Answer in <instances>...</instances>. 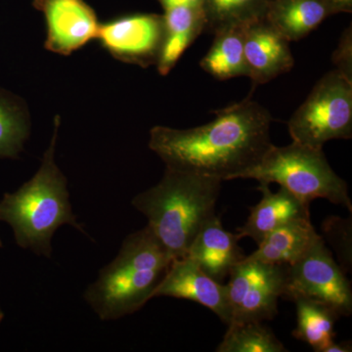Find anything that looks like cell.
<instances>
[{"mask_svg": "<svg viewBox=\"0 0 352 352\" xmlns=\"http://www.w3.org/2000/svg\"><path fill=\"white\" fill-rule=\"evenodd\" d=\"M322 236L315 230L310 219L289 222L268 234L258 249L245 258L268 264H289L302 258Z\"/></svg>", "mask_w": 352, "mask_h": 352, "instance_id": "15", "label": "cell"}, {"mask_svg": "<svg viewBox=\"0 0 352 352\" xmlns=\"http://www.w3.org/2000/svg\"><path fill=\"white\" fill-rule=\"evenodd\" d=\"M215 119L187 129L157 126L149 148L168 168L237 179L256 166L272 146L270 113L250 98L215 112Z\"/></svg>", "mask_w": 352, "mask_h": 352, "instance_id": "1", "label": "cell"}, {"mask_svg": "<svg viewBox=\"0 0 352 352\" xmlns=\"http://www.w3.org/2000/svg\"><path fill=\"white\" fill-rule=\"evenodd\" d=\"M221 183L166 166L162 179L134 197L131 205L175 261L187 256L201 227L214 217Z\"/></svg>", "mask_w": 352, "mask_h": 352, "instance_id": "3", "label": "cell"}, {"mask_svg": "<svg viewBox=\"0 0 352 352\" xmlns=\"http://www.w3.org/2000/svg\"><path fill=\"white\" fill-rule=\"evenodd\" d=\"M326 4L329 7L330 13L336 11H349L351 10L352 0H325Z\"/></svg>", "mask_w": 352, "mask_h": 352, "instance_id": "26", "label": "cell"}, {"mask_svg": "<svg viewBox=\"0 0 352 352\" xmlns=\"http://www.w3.org/2000/svg\"><path fill=\"white\" fill-rule=\"evenodd\" d=\"M336 69L352 82V32L349 27L342 32L339 45L333 54Z\"/></svg>", "mask_w": 352, "mask_h": 352, "instance_id": "24", "label": "cell"}, {"mask_svg": "<svg viewBox=\"0 0 352 352\" xmlns=\"http://www.w3.org/2000/svg\"><path fill=\"white\" fill-rule=\"evenodd\" d=\"M351 219L337 217H328L322 224L324 235L335 250L344 273L351 270Z\"/></svg>", "mask_w": 352, "mask_h": 352, "instance_id": "23", "label": "cell"}, {"mask_svg": "<svg viewBox=\"0 0 352 352\" xmlns=\"http://www.w3.org/2000/svg\"><path fill=\"white\" fill-rule=\"evenodd\" d=\"M61 118L55 116L50 142L38 170L20 188L6 193L0 200V221L13 231L21 249L50 258L52 239L58 229L69 226L85 234L73 212L68 182L56 163V148Z\"/></svg>", "mask_w": 352, "mask_h": 352, "instance_id": "2", "label": "cell"}, {"mask_svg": "<svg viewBox=\"0 0 352 352\" xmlns=\"http://www.w3.org/2000/svg\"><path fill=\"white\" fill-rule=\"evenodd\" d=\"M241 178L256 179L259 184L277 183L309 205L315 199H325L352 212L349 186L331 168L323 149L294 141L285 147L272 145Z\"/></svg>", "mask_w": 352, "mask_h": 352, "instance_id": "5", "label": "cell"}, {"mask_svg": "<svg viewBox=\"0 0 352 352\" xmlns=\"http://www.w3.org/2000/svg\"><path fill=\"white\" fill-rule=\"evenodd\" d=\"M351 349V342H337L336 340H333L326 347L324 352H351L352 351Z\"/></svg>", "mask_w": 352, "mask_h": 352, "instance_id": "27", "label": "cell"}, {"mask_svg": "<svg viewBox=\"0 0 352 352\" xmlns=\"http://www.w3.org/2000/svg\"><path fill=\"white\" fill-rule=\"evenodd\" d=\"M302 296L333 308L340 317L352 314L351 283L322 237L296 263L287 265L283 298Z\"/></svg>", "mask_w": 352, "mask_h": 352, "instance_id": "7", "label": "cell"}, {"mask_svg": "<svg viewBox=\"0 0 352 352\" xmlns=\"http://www.w3.org/2000/svg\"><path fill=\"white\" fill-rule=\"evenodd\" d=\"M170 296L195 302L212 310L227 326L231 323V309L226 285L215 281L189 256L175 259L161 283L155 289L154 298Z\"/></svg>", "mask_w": 352, "mask_h": 352, "instance_id": "11", "label": "cell"}, {"mask_svg": "<svg viewBox=\"0 0 352 352\" xmlns=\"http://www.w3.org/2000/svg\"><path fill=\"white\" fill-rule=\"evenodd\" d=\"M267 0H204L206 25L217 32L264 17Z\"/></svg>", "mask_w": 352, "mask_h": 352, "instance_id": "22", "label": "cell"}, {"mask_svg": "<svg viewBox=\"0 0 352 352\" xmlns=\"http://www.w3.org/2000/svg\"><path fill=\"white\" fill-rule=\"evenodd\" d=\"M263 198L250 208L244 226L238 228L241 238L249 237L259 244L271 232L289 222L310 219L309 204L296 198L288 190L280 187L273 193L268 184H259Z\"/></svg>", "mask_w": 352, "mask_h": 352, "instance_id": "14", "label": "cell"}, {"mask_svg": "<svg viewBox=\"0 0 352 352\" xmlns=\"http://www.w3.org/2000/svg\"><path fill=\"white\" fill-rule=\"evenodd\" d=\"M330 14L325 0H275L264 17L291 43L305 38Z\"/></svg>", "mask_w": 352, "mask_h": 352, "instance_id": "17", "label": "cell"}, {"mask_svg": "<svg viewBox=\"0 0 352 352\" xmlns=\"http://www.w3.org/2000/svg\"><path fill=\"white\" fill-rule=\"evenodd\" d=\"M217 352H286L288 349L263 322H232Z\"/></svg>", "mask_w": 352, "mask_h": 352, "instance_id": "21", "label": "cell"}, {"mask_svg": "<svg viewBox=\"0 0 352 352\" xmlns=\"http://www.w3.org/2000/svg\"><path fill=\"white\" fill-rule=\"evenodd\" d=\"M164 9L175 6H188L203 10L204 0H161Z\"/></svg>", "mask_w": 352, "mask_h": 352, "instance_id": "25", "label": "cell"}, {"mask_svg": "<svg viewBox=\"0 0 352 352\" xmlns=\"http://www.w3.org/2000/svg\"><path fill=\"white\" fill-rule=\"evenodd\" d=\"M46 21L45 48L69 55L97 38L96 15L82 0H36Z\"/></svg>", "mask_w": 352, "mask_h": 352, "instance_id": "10", "label": "cell"}, {"mask_svg": "<svg viewBox=\"0 0 352 352\" xmlns=\"http://www.w3.org/2000/svg\"><path fill=\"white\" fill-rule=\"evenodd\" d=\"M287 264H268L244 258L229 274L227 296L232 322H263L278 314L283 298Z\"/></svg>", "mask_w": 352, "mask_h": 352, "instance_id": "8", "label": "cell"}, {"mask_svg": "<svg viewBox=\"0 0 352 352\" xmlns=\"http://www.w3.org/2000/svg\"><path fill=\"white\" fill-rule=\"evenodd\" d=\"M244 50L249 78L256 85L288 73L295 65L289 41L265 17L244 25Z\"/></svg>", "mask_w": 352, "mask_h": 352, "instance_id": "12", "label": "cell"}, {"mask_svg": "<svg viewBox=\"0 0 352 352\" xmlns=\"http://www.w3.org/2000/svg\"><path fill=\"white\" fill-rule=\"evenodd\" d=\"M1 248H3V243H2L1 238H0V249H1Z\"/></svg>", "mask_w": 352, "mask_h": 352, "instance_id": "29", "label": "cell"}, {"mask_svg": "<svg viewBox=\"0 0 352 352\" xmlns=\"http://www.w3.org/2000/svg\"><path fill=\"white\" fill-rule=\"evenodd\" d=\"M296 308V328L293 337L312 347L314 351L324 352L335 340V324L340 314L333 308L302 296L291 298Z\"/></svg>", "mask_w": 352, "mask_h": 352, "instance_id": "19", "label": "cell"}, {"mask_svg": "<svg viewBox=\"0 0 352 352\" xmlns=\"http://www.w3.org/2000/svg\"><path fill=\"white\" fill-rule=\"evenodd\" d=\"M244 25H236L214 32L212 47L200 62L201 68L219 80L248 76L244 50Z\"/></svg>", "mask_w": 352, "mask_h": 352, "instance_id": "18", "label": "cell"}, {"mask_svg": "<svg viewBox=\"0 0 352 352\" xmlns=\"http://www.w3.org/2000/svg\"><path fill=\"white\" fill-rule=\"evenodd\" d=\"M294 142L323 149L352 136V82L337 69L322 76L288 122Z\"/></svg>", "mask_w": 352, "mask_h": 352, "instance_id": "6", "label": "cell"}, {"mask_svg": "<svg viewBox=\"0 0 352 352\" xmlns=\"http://www.w3.org/2000/svg\"><path fill=\"white\" fill-rule=\"evenodd\" d=\"M173 261L146 226L124 238L116 258L99 271L83 298L100 320L122 318L154 298Z\"/></svg>", "mask_w": 352, "mask_h": 352, "instance_id": "4", "label": "cell"}, {"mask_svg": "<svg viewBox=\"0 0 352 352\" xmlns=\"http://www.w3.org/2000/svg\"><path fill=\"white\" fill-rule=\"evenodd\" d=\"M241 239L239 234L226 230L215 214L197 234L186 256L195 261L208 276L222 283L234 266L245 258L238 244Z\"/></svg>", "mask_w": 352, "mask_h": 352, "instance_id": "13", "label": "cell"}, {"mask_svg": "<svg viewBox=\"0 0 352 352\" xmlns=\"http://www.w3.org/2000/svg\"><path fill=\"white\" fill-rule=\"evenodd\" d=\"M164 22V38L156 65L159 73L166 76L200 36L206 20L201 9L175 6L166 9Z\"/></svg>", "mask_w": 352, "mask_h": 352, "instance_id": "16", "label": "cell"}, {"mask_svg": "<svg viewBox=\"0 0 352 352\" xmlns=\"http://www.w3.org/2000/svg\"><path fill=\"white\" fill-rule=\"evenodd\" d=\"M164 38V16L139 14L99 25L97 38L113 57L126 63L156 65Z\"/></svg>", "mask_w": 352, "mask_h": 352, "instance_id": "9", "label": "cell"}, {"mask_svg": "<svg viewBox=\"0 0 352 352\" xmlns=\"http://www.w3.org/2000/svg\"><path fill=\"white\" fill-rule=\"evenodd\" d=\"M4 319V312L2 310L1 307H0V324H1L2 320Z\"/></svg>", "mask_w": 352, "mask_h": 352, "instance_id": "28", "label": "cell"}, {"mask_svg": "<svg viewBox=\"0 0 352 352\" xmlns=\"http://www.w3.org/2000/svg\"><path fill=\"white\" fill-rule=\"evenodd\" d=\"M31 116L24 99L0 87V159H18L31 134Z\"/></svg>", "mask_w": 352, "mask_h": 352, "instance_id": "20", "label": "cell"}]
</instances>
